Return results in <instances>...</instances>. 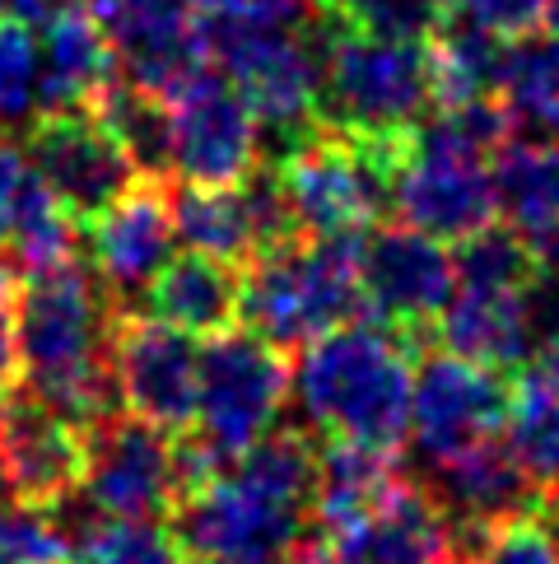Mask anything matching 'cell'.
Returning a JSON list of instances; mask_svg holds the SVG:
<instances>
[{
  "instance_id": "obj_1",
  "label": "cell",
  "mask_w": 559,
  "mask_h": 564,
  "mask_svg": "<svg viewBox=\"0 0 559 564\" xmlns=\"http://www.w3.org/2000/svg\"><path fill=\"white\" fill-rule=\"evenodd\" d=\"M117 304L103 280L79 257L52 271H33L14 285V336L24 388L37 392L75 430H94L98 420L122 411L112 373V332Z\"/></svg>"
},
{
  "instance_id": "obj_2",
  "label": "cell",
  "mask_w": 559,
  "mask_h": 564,
  "mask_svg": "<svg viewBox=\"0 0 559 564\" xmlns=\"http://www.w3.org/2000/svg\"><path fill=\"white\" fill-rule=\"evenodd\" d=\"M419 350L425 340H410L383 322H346L298 350L289 369L298 411L327 438L402 448Z\"/></svg>"
},
{
  "instance_id": "obj_3",
  "label": "cell",
  "mask_w": 559,
  "mask_h": 564,
  "mask_svg": "<svg viewBox=\"0 0 559 564\" xmlns=\"http://www.w3.org/2000/svg\"><path fill=\"white\" fill-rule=\"evenodd\" d=\"M359 238H294L256 252L238 285V322L280 355L304 350L346 322L369 317L359 280Z\"/></svg>"
},
{
  "instance_id": "obj_4",
  "label": "cell",
  "mask_w": 559,
  "mask_h": 564,
  "mask_svg": "<svg viewBox=\"0 0 559 564\" xmlns=\"http://www.w3.org/2000/svg\"><path fill=\"white\" fill-rule=\"evenodd\" d=\"M429 112L434 79L425 43H392L322 19V127L373 145H406Z\"/></svg>"
},
{
  "instance_id": "obj_5",
  "label": "cell",
  "mask_w": 559,
  "mask_h": 564,
  "mask_svg": "<svg viewBox=\"0 0 559 564\" xmlns=\"http://www.w3.org/2000/svg\"><path fill=\"white\" fill-rule=\"evenodd\" d=\"M406 145H373L331 127H313L266 164H275L304 238H359L392 215V183Z\"/></svg>"
},
{
  "instance_id": "obj_6",
  "label": "cell",
  "mask_w": 559,
  "mask_h": 564,
  "mask_svg": "<svg viewBox=\"0 0 559 564\" xmlns=\"http://www.w3.org/2000/svg\"><path fill=\"white\" fill-rule=\"evenodd\" d=\"M285 401H289V365L275 346L233 327L206 336L196 425L187 430V438L219 476L233 457H243L256 438H266L280 425Z\"/></svg>"
},
{
  "instance_id": "obj_7",
  "label": "cell",
  "mask_w": 559,
  "mask_h": 564,
  "mask_svg": "<svg viewBox=\"0 0 559 564\" xmlns=\"http://www.w3.org/2000/svg\"><path fill=\"white\" fill-rule=\"evenodd\" d=\"M308 528L313 509L256 490L252 480L233 471L210 476L168 518V532L187 560L224 564H289Z\"/></svg>"
},
{
  "instance_id": "obj_8",
  "label": "cell",
  "mask_w": 559,
  "mask_h": 564,
  "mask_svg": "<svg viewBox=\"0 0 559 564\" xmlns=\"http://www.w3.org/2000/svg\"><path fill=\"white\" fill-rule=\"evenodd\" d=\"M513 401V373L485 369L452 350H419L410 378V462L406 467H434L457 453L504 434Z\"/></svg>"
},
{
  "instance_id": "obj_9",
  "label": "cell",
  "mask_w": 559,
  "mask_h": 564,
  "mask_svg": "<svg viewBox=\"0 0 559 564\" xmlns=\"http://www.w3.org/2000/svg\"><path fill=\"white\" fill-rule=\"evenodd\" d=\"M79 490L103 518H173L187 495L177 434L131 411H112L94 430H85Z\"/></svg>"
},
{
  "instance_id": "obj_10",
  "label": "cell",
  "mask_w": 559,
  "mask_h": 564,
  "mask_svg": "<svg viewBox=\"0 0 559 564\" xmlns=\"http://www.w3.org/2000/svg\"><path fill=\"white\" fill-rule=\"evenodd\" d=\"M359 280H364L369 317L410 340H425V346L438 313L457 294L452 252L438 238L402 225V219H383V225L364 234V243H359Z\"/></svg>"
},
{
  "instance_id": "obj_11",
  "label": "cell",
  "mask_w": 559,
  "mask_h": 564,
  "mask_svg": "<svg viewBox=\"0 0 559 564\" xmlns=\"http://www.w3.org/2000/svg\"><path fill=\"white\" fill-rule=\"evenodd\" d=\"M29 169L62 200L75 225L98 219L140 183L127 150L94 108L37 112V122L29 127Z\"/></svg>"
},
{
  "instance_id": "obj_12",
  "label": "cell",
  "mask_w": 559,
  "mask_h": 564,
  "mask_svg": "<svg viewBox=\"0 0 559 564\" xmlns=\"http://www.w3.org/2000/svg\"><path fill=\"white\" fill-rule=\"evenodd\" d=\"M112 373L122 411L150 420L168 434L196 425L201 388V340L145 313H122L112 332Z\"/></svg>"
},
{
  "instance_id": "obj_13",
  "label": "cell",
  "mask_w": 559,
  "mask_h": 564,
  "mask_svg": "<svg viewBox=\"0 0 559 564\" xmlns=\"http://www.w3.org/2000/svg\"><path fill=\"white\" fill-rule=\"evenodd\" d=\"M173 112V177L196 187H233L262 154V127L215 66L168 98Z\"/></svg>"
},
{
  "instance_id": "obj_14",
  "label": "cell",
  "mask_w": 559,
  "mask_h": 564,
  "mask_svg": "<svg viewBox=\"0 0 559 564\" xmlns=\"http://www.w3.org/2000/svg\"><path fill=\"white\" fill-rule=\"evenodd\" d=\"M392 210L402 215V225L438 238V243H462L498 219L494 177L481 159L410 140L392 183Z\"/></svg>"
},
{
  "instance_id": "obj_15",
  "label": "cell",
  "mask_w": 559,
  "mask_h": 564,
  "mask_svg": "<svg viewBox=\"0 0 559 564\" xmlns=\"http://www.w3.org/2000/svg\"><path fill=\"white\" fill-rule=\"evenodd\" d=\"M89 257L94 275L103 280L117 313H140L135 304L150 294L158 271L173 261V215H168V183H140L108 206L98 219H89Z\"/></svg>"
},
{
  "instance_id": "obj_16",
  "label": "cell",
  "mask_w": 559,
  "mask_h": 564,
  "mask_svg": "<svg viewBox=\"0 0 559 564\" xmlns=\"http://www.w3.org/2000/svg\"><path fill=\"white\" fill-rule=\"evenodd\" d=\"M0 453L19 503L47 509L85 480V430H75L66 415H56L43 397L19 382L0 392Z\"/></svg>"
},
{
  "instance_id": "obj_17",
  "label": "cell",
  "mask_w": 559,
  "mask_h": 564,
  "mask_svg": "<svg viewBox=\"0 0 559 564\" xmlns=\"http://www.w3.org/2000/svg\"><path fill=\"white\" fill-rule=\"evenodd\" d=\"M317 528V522H313ZM327 536L336 564H448L443 555V509L425 495V486L406 471L373 513L346 528H317Z\"/></svg>"
},
{
  "instance_id": "obj_18",
  "label": "cell",
  "mask_w": 559,
  "mask_h": 564,
  "mask_svg": "<svg viewBox=\"0 0 559 564\" xmlns=\"http://www.w3.org/2000/svg\"><path fill=\"white\" fill-rule=\"evenodd\" d=\"M425 495L443 509V518H485V522H508L517 513L541 509V495L527 480V471L517 467V457L508 453L504 434H494L475 448L457 453L434 467H406Z\"/></svg>"
},
{
  "instance_id": "obj_19",
  "label": "cell",
  "mask_w": 559,
  "mask_h": 564,
  "mask_svg": "<svg viewBox=\"0 0 559 564\" xmlns=\"http://www.w3.org/2000/svg\"><path fill=\"white\" fill-rule=\"evenodd\" d=\"M37 56H43V112L94 108L98 94L122 75L108 24L85 10L52 14L37 37Z\"/></svg>"
},
{
  "instance_id": "obj_20",
  "label": "cell",
  "mask_w": 559,
  "mask_h": 564,
  "mask_svg": "<svg viewBox=\"0 0 559 564\" xmlns=\"http://www.w3.org/2000/svg\"><path fill=\"white\" fill-rule=\"evenodd\" d=\"M517 294H523V290H517ZM517 294L457 290L452 304L438 313L429 336L443 350L471 359V365L517 373L536 355L531 332H527V317H523V299H517Z\"/></svg>"
},
{
  "instance_id": "obj_21",
  "label": "cell",
  "mask_w": 559,
  "mask_h": 564,
  "mask_svg": "<svg viewBox=\"0 0 559 564\" xmlns=\"http://www.w3.org/2000/svg\"><path fill=\"white\" fill-rule=\"evenodd\" d=\"M238 285H243V271L229 267V261H215L206 252H183L158 271L145 304L158 322L206 340L238 322Z\"/></svg>"
},
{
  "instance_id": "obj_22",
  "label": "cell",
  "mask_w": 559,
  "mask_h": 564,
  "mask_svg": "<svg viewBox=\"0 0 559 564\" xmlns=\"http://www.w3.org/2000/svg\"><path fill=\"white\" fill-rule=\"evenodd\" d=\"M406 480V467L396 462V448H369V443L327 438L317 443V528H346V522L373 513L396 486Z\"/></svg>"
},
{
  "instance_id": "obj_23",
  "label": "cell",
  "mask_w": 559,
  "mask_h": 564,
  "mask_svg": "<svg viewBox=\"0 0 559 564\" xmlns=\"http://www.w3.org/2000/svg\"><path fill=\"white\" fill-rule=\"evenodd\" d=\"M494 200L498 215L523 234L536 238L559 225V145L546 140H508L494 154Z\"/></svg>"
},
{
  "instance_id": "obj_24",
  "label": "cell",
  "mask_w": 559,
  "mask_h": 564,
  "mask_svg": "<svg viewBox=\"0 0 559 564\" xmlns=\"http://www.w3.org/2000/svg\"><path fill=\"white\" fill-rule=\"evenodd\" d=\"M504 47H508L504 37L448 14V24L425 43L429 79H434V112L457 108V104H475V98H494L498 70H504Z\"/></svg>"
},
{
  "instance_id": "obj_25",
  "label": "cell",
  "mask_w": 559,
  "mask_h": 564,
  "mask_svg": "<svg viewBox=\"0 0 559 564\" xmlns=\"http://www.w3.org/2000/svg\"><path fill=\"white\" fill-rule=\"evenodd\" d=\"M168 215L177 243L187 252H206L215 261H229V267H248L256 252L243 200L233 187H196L168 177Z\"/></svg>"
},
{
  "instance_id": "obj_26",
  "label": "cell",
  "mask_w": 559,
  "mask_h": 564,
  "mask_svg": "<svg viewBox=\"0 0 559 564\" xmlns=\"http://www.w3.org/2000/svg\"><path fill=\"white\" fill-rule=\"evenodd\" d=\"M94 112L103 117V127L117 135V145L127 150L140 177L150 183H168L173 177V112L168 98L150 89H135L131 79L117 75L112 85L98 94Z\"/></svg>"
},
{
  "instance_id": "obj_27",
  "label": "cell",
  "mask_w": 559,
  "mask_h": 564,
  "mask_svg": "<svg viewBox=\"0 0 559 564\" xmlns=\"http://www.w3.org/2000/svg\"><path fill=\"white\" fill-rule=\"evenodd\" d=\"M504 443L527 471L536 495L559 490V392L536 373H513V401L504 420Z\"/></svg>"
},
{
  "instance_id": "obj_28",
  "label": "cell",
  "mask_w": 559,
  "mask_h": 564,
  "mask_svg": "<svg viewBox=\"0 0 559 564\" xmlns=\"http://www.w3.org/2000/svg\"><path fill=\"white\" fill-rule=\"evenodd\" d=\"M457 267V290H485V294H517L536 280V252L513 225H485L471 234L452 252Z\"/></svg>"
},
{
  "instance_id": "obj_29",
  "label": "cell",
  "mask_w": 559,
  "mask_h": 564,
  "mask_svg": "<svg viewBox=\"0 0 559 564\" xmlns=\"http://www.w3.org/2000/svg\"><path fill=\"white\" fill-rule=\"evenodd\" d=\"M327 24L392 37V43H429L448 24L452 0H317Z\"/></svg>"
},
{
  "instance_id": "obj_30",
  "label": "cell",
  "mask_w": 559,
  "mask_h": 564,
  "mask_svg": "<svg viewBox=\"0 0 559 564\" xmlns=\"http://www.w3.org/2000/svg\"><path fill=\"white\" fill-rule=\"evenodd\" d=\"M555 89H559V37L541 29L513 37L504 47V70H498V98L517 117V127L536 122L555 98Z\"/></svg>"
},
{
  "instance_id": "obj_31",
  "label": "cell",
  "mask_w": 559,
  "mask_h": 564,
  "mask_svg": "<svg viewBox=\"0 0 559 564\" xmlns=\"http://www.w3.org/2000/svg\"><path fill=\"white\" fill-rule=\"evenodd\" d=\"M43 112V56L29 24L0 14V131L33 127Z\"/></svg>"
},
{
  "instance_id": "obj_32",
  "label": "cell",
  "mask_w": 559,
  "mask_h": 564,
  "mask_svg": "<svg viewBox=\"0 0 559 564\" xmlns=\"http://www.w3.org/2000/svg\"><path fill=\"white\" fill-rule=\"evenodd\" d=\"M75 564H187L168 522L154 518H103L75 551Z\"/></svg>"
},
{
  "instance_id": "obj_33",
  "label": "cell",
  "mask_w": 559,
  "mask_h": 564,
  "mask_svg": "<svg viewBox=\"0 0 559 564\" xmlns=\"http://www.w3.org/2000/svg\"><path fill=\"white\" fill-rule=\"evenodd\" d=\"M0 564H75V555L47 509L6 503L0 509Z\"/></svg>"
},
{
  "instance_id": "obj_34",
  "label": "cell",
  "mask_w": 559,
  "mask_h": 564,
  "mask_svg": "<svg viewBox=\"0 0 559 564\" xmlns=\"http://www.w3.org/2000/svg\"><path fill=\"white\" fill-rule=\"evenodd\" d=\"M471 564H559V532L541 509L508 518Z\"/></svg>"
},
{
  "instance_id": "obj_35",
  "label": "cell",
  "mask_w": 559,
  "mask_h": 564,
  "mask_svg": "<svg viewBox=\"0 0 559 564\" xmlns=\"http://www.w3.org/2000/svg\"><path fill=\"white\" fill-rule=\"evenodd\" d=\"M546 6L550 0H452V14L513 43V37H527L546 24Z\"/></svg>"
},
{
  "instance_id": "obj_36",
  "label": "cell",
  "mask_w": 559,
  "mask_h": 564,
  "mask_svg": "<svg viewBox=\"0 0 559 564\" xmlns=\"http://www.w3.org/2000/svg\"><path fill=\"white\" fill-rule=\"evenodd\" d=\"M14 285L19 280L0 267V392L14 388L19 373V336H14Z\"/></svg>"
},
{
  "instance_id": "obj_37",
  "label": "cell",
  "mask_w": 559,
  "mask_h": 564,
  "mask_svg": "<svg viewBox=\"0 0 559 564\" xmlns=\"http://www.w3.org/2000/svg\"><path fill=\"white\" fill-rule=\"evenodd\" d=\"M24 177H29V159L14 150V140L6 131H0V229H6V210H10V200H14Z\"/></svg>"
},
{
  "instance_id": "obj_38",
  "label": "cell",
  "mask_w": 559,
  "mask_h": 564,
  "mask_svg": "<svg viewBox=\"0 0 559 564\" xmlns=\"http://www.w3.org/2000/svg\"><path fill=\"white\" fill-rule=\"evenodd\" d=\"M531 252H536V267H541V275L559 280V225H550L546 234H536Z\"/></svg>"
},
{
  "instance_id": "obj_39",
  "label": "cell",
  "mask_w": 559,
  "mask_h": 564,
  "mask_svg": "<svg viewBox=\"0 0 559 564\" xmlns=\"http://www.w3.org/2000/svg\"><path fill=\"white\" fill-rule=\"evenodd\" d=\"M536 127H541V131L550 135V145H559V89H555V98L546 104V112L536 117Z\"/></svg>"
},
{
  "instance_id": "obj_40",
  "label": "cell",
  "mask_w": 559,
  "mask_h": 564,
  "mask_svg": "<svg viewBox=\"0 0 559 564\" xmlns=\"http://www.w3.org/2000/svg\"><path fill=\"white\" fill-rule=\"evenodd\" d=\"M62 10H85V14H98V19H108L112 0H62Z\"/></svg>"
},
{
  "instance_id": "obj_41",
  "label": "cell",
  "mask_w": 559,
  "mask_h": 564,
  "mask_svg": "<svg viewBox=\"0 0 559 564\" xmlns=\"http://www.w3.org/2000/svg\"><path fill=\"white\" fill-rule=\"evenodd\" d=\"M6 503H19V495H14V480L6 467V453H0V509H6Z\"/></svg>"
},
{
  "instance_id": "obj_42",
  "label": "cell",
  "mask_w": 559,
  "mask_h": 564,
  "mask_svg": "<svg viewBox=\"0 0 559 564\" xmlns=\"http://www.w3.org/2000/svg\"><path fill=\"white\" fill-rule=\"evenodd\" d=\"M541 513H546V518H550V528H555V532H559V490H550V495H546V499H541Z\"/></svg>"
},
{
  "instance_id": "obj_43",
  "label": "cell",
  "mask_w": 559,
  "mask_h": 564,
  "mask_svg": "<svg viewBox=\"0 0 559 564\" xmlns=\"http://www.w3.org/2000/svg\"><path fill=\"white\" fill-rule=\"evenodd\" d=\"M206 14H219V10H233V6H243V0H196Z\"/></svg>"
},
{
  "instance_id": "obj_44",
  "label": "cell",
  "mask_w": 559,
  "mask_h": 564,
  "mask_svg": "<svg viewBox=\"0 0 559 564\" xmlns=\"http://www.w3.org/2000/svg\"><path fill=\"white\" fill-rule=\"evenodd\" d=\"M546 29H550V37H559V0L546 6Z\"/></svg>"
},
{
  "instance_id": "obj_45",
  "label": "cell",
  "mask_w": 559,
  "mask_h": 564,
  "mask_svg": "<svg viewBox=\"0 0 559 564\" xmlns=\"http://www.w3.org/2000/svg\"><path fill=\"white\" fill-rule=\"evenodd\" d=\"M187 564H224V560H187Z\"/></svg>"
},
{
  "instance_id": "obj_46",
  "label": "cell",
  "mask_w": 559,
  "mask_h": 564,
  "mask_svg": "<svg viewBox=\"0 0 559 564\" xmlns=\"http://www.w3.org/2000/svg\"><path fill=\"white\" fill-rule=\"evenodd\" d=\"M294 6H317V0H294Z\"/></svg>"
},
{
  "instance_id": "obj_47",
  "label": "cell",
  "mask_w": 559,
  "mask_h": 564,
  "mask_svg": "<svg viewBox=\"0 0 559 564\" xmlns=\"http://www.w3.org/2000/svg\"><path fill=\"white\" fill-rule=\"evenodd\" d=\"M0 10H6V0H0Z\"/></svg>"
}]
</instances>
